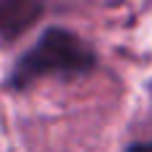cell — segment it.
Returning <instances> with one entry per match:
<instances>
[{"label":"cell","mask_w":152,"mask_h":152,"mask_svg":"<svg viewBox=\"0 0 152 152\" xmlns=\"http://www.w3.org/2000/svg\"><path fill=\"white\" fill-rule=\"evenodd\" d=\"M99 64L96 51L72 29L48 27L35 45L19 56L13 72L8 75V88L27 91L45 77H83Z\"/></svg>","instance_id":"cell-1"},{"label":"cell","mask_w":152,"mask_h":152,"mask_svg":"<svg viewBox=\"0 0 152 152\" xmlns=\"http://www.w3.org/2000/svg\"><path fill=\"white\" fill-rule=\"evenodd\" d=\"M45 11V0H0V40L21 37Z\"/></svg>","instance_id":"cell-2"},{"label":"cell","mask_w":152,"mask_h":152,"mask_svg":"<svg viewBox=\"0 0 152 152\" xmlns=\"http://www.w3.org/2000/svg\"><path fill=\"white\" fill-rule=\"evenodd\" d=\"M126 152H152V142H134Z\"/></svg>","instance_id":"cell-3"}]
</instances>
